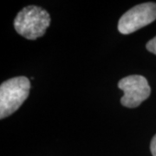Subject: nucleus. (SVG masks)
<instances>
[{
	"instance_id": "1",
	"label": "nucleus",
	"mask_w": 156,
	"mask_h": 156,
	"mask_svg": "<svg viewBox=\"0 0 156 156\" xmlns=\"http://www.w3.org/2000/svg\"><path fill=\"white\" fill-rule=\"evenodd\" d=\"M50 23V16L43 8L29 5L23 8L15 18L14 27L17 32L29 40L44 36Z\"/></svg>"
},
{
	"instance_id": "2",
	"label": "nucleus",
	"mask_w": 156,
	"mask_h": 156,
	"mask_svg": "<svg viewBox=\"0 0 156 156\" xmlns=\"http://www.w3.org/2000/svg\"><path fill=\"white\" fill-rule=\"evenodd\" d=\"M30 83L27 77L17 76L4 82L0 86V118L12 115L27 99Z\"/></svg>"
},
{
	"instance_id": "3",
	"label": "nucleus",
	"mask_w": 156,
	"mask_h": 156,
	"mask_svg": "<svg viewBox=\"0 0 156 156\" xmlns=\"http://www.w3.org/2000/svg\"><path fill=\"white\" fill-rule=\"evenodd\" d=\"M155 19V3L140 4L123 14L118 23V30L124 35L131 34L147 26Z\"/></svg>"
},
{
	"instance_id": "4",
	"label": "nucleus",
	"mask_w": 156,
	"mask_h": 156,
	"mask_svg": "<svg viewBox=\"0 0 156 156\" xmlns=\"http://www.w3.org/2000/svg\"><path fill=\"white\" fill-rule=\"evenodd\" d=\"M119 89L124 92L121 103L127 108H136L149 97L151 89L147 79L140 75L122 78L118 83Z\"/></svg>"
},
{
	"instance_id": "5",
	"label": "nucleus",
	"mask_w": 156,
	"mask_h": 156,
	"mask_svg": "<svg viewBox=\"0 0 156 156\" xmlns=\"http://www.w3.org/2000/svg\"><path fill=\"white\" fill-rule=\"evenodd\" d=\"M147 49L148 51L156 55V37L147 44Z\"/></svg>"
},
{
	"instance_id": "6",
	"label": "nucleus",
	"mask_w": 156,
	"mask_h": 156,
	"mask_svg": "<svg viewBox=\"0 0 156 156\" xmlns=\"http://www.w3.org/2000/svg\"><path fill=\"white\" fill-rule=\"evenodd\" d=\"M150 150L153 156H156V134L154 136V138L151 140Z\"/></svg>"
}]
</instances>
